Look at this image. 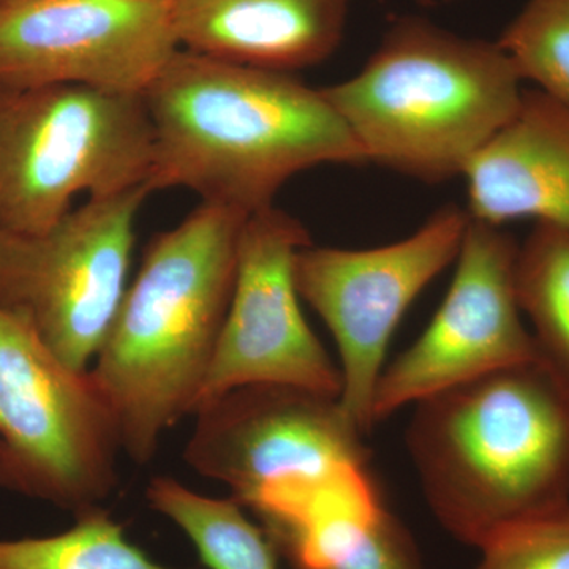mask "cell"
Here are the masks:
<instances>
[{"mask_svg":"<svg viewBox=\"0 0 569 569\" xmlns=\"http://www.w3.org/2000/svg\"><path fill=\"white\" fill-rule=\"evenodd\" d=\"M518 70L492 41L403 17L350 80L321 89L367 163L419 181L462 176L522 102Z\"/></svg>","mask_w":569,"mask_h":569,"instance_id":"277c9868","label":"cell"},{"mask_svg":"<svg viewBox=\"0 0 569 569\" xmlns=\"http://www.w3.org/2000/svg\"><path fill=\"white\" fill-rule=\"evenodd\" d=\"M152 173L153 129L142 96L0 84V233H43L78 194L151 189Z\"/></svg>","mask_w":569,"mask_h":569,"instance_id":"5b68a950","label":"cell"},{"mask_svg":"<svg viewBox=\"0 0 569 569\" xmlns=\"http://www.w3.org/2000/svg\"><path fill=\"white\" fill-rule=\"evenodd\" d=\"M326 569H426L407 527L385 508Z\"/></svg>","mask_w":569,"mask_h":569,"instance_id":"ffe728a7","label":"cell"},{"mask_svg":"<svg viewBox=\"0 0 569 569\" xmlns=\"http://www.w3.org/2000/svg\"><path fill=\"white\" fill-rule=\"evenodd\" d=\"M471 220H535L569 231V104L523 91L511 121L463 171Z\"/></svg>","mask_w":569,"mask_h":569,"instance_id":"4fadbf2b","label":"cell"},{"mask_svg":"<svg viewBox=\"0 0 569 569\" xmlns=\"http://www.w3.org/2000/svg\"><path fill=\"white\" fill-rule=\"evenodd\" d=\"M146 498L192 541L209 569H279L274 546L234 498L201 496L170 477L151 479Z\"/></svg>","mask_w":569,"mask_h":569,"instance_id":"9a60e30c","label":"cell"},{"mask_svg":"<svg viewBox=\"0 0 569 569\" xmlns=\"http://www.w3.org/2000/svg\"><path fill=\"white\" fill-rule=\"evenodd\" d=\"M518 253V242L503 228L468 220L443 302L425 332L381 373L373 425L489 373L538 361L516 288Z\"/></svg>","mask_w":569,"mask_h":569,"instance_id":"30bf717a","label":"cell"},{"mask_svg":"<svg viewBox=\"0 0 569 569\" xmlns=\"http://www.w3.org/2000/svg\"><path fill=\"white\" fill-rule=\"evenodd\" d=\"M477 569H569V507L498 531Z\"/></svg>","mask_w":569,"mask_h":569,"instance_id":"d6986e66","label":"cell"},{"mask_svg":"<svg viewBox=\"0 0 569 569\" xmlns=\"http://www.w3.org/2000/svg\"><path fill=\"white\" fill-rule=\"evenodd\" d=\"M21 2V0H0V6H7V3Z\"/></svg>","mask_w":569,"mask_h":569,"instance_id":"44dd1931","label":"cell"},{"mask_svg":"<svg viewBox=\"0 0 569 569\" xmlns=\"http://www.w3.org/2000/svg\"><path fill=\"white\" fill-rule=\"evenodd\" d=\"M119 452L89 370L71 369L0 306V488L78 515L111 496Z\"/></svg>","mask_w":569,"mask_h":569,"instance_id":"8992f818","label":"cell"},{"mask_svg":"<svg viewBox=\"0 0 569 569\" xmlns=\"http://www.w3.org/2000/svg\"><path fill=\"white\" fill-rule=\"evenodd\" d=\"M445 2H447V0H445Z\"/></svg>","mask_w":569,"mask_h":569,"instance_id":"603a6c76","label":"cell"},{"mask_svg":"<svg viewBox=\"0 0 569 569\" xmlns=\"http://www.w3.org/2000/svg\"><path fill=\"white\" fill-rule=\"evenodd\" d=\"M0 569H174L163 567L127 539L121 523L100 507L78 512L62 533L0 539Z\"/></svg>","mask_w":569,"mask_h":569,"instance_id":"e0dca14e","label":"cell"},{"mask_svg":"<svg viewBox=\"0 0 569 569\" xmlns=\"http://www.w3.org/2000/svg\"><path fill=\"white\" fill-rule=\"evenodd\" d=\"M246 220L201 203L157 234L89 369L134 463L149 462L163 433L193 417L233 295Z\"/></svg>","mask_w":569,"mask_h":569,"instance_id":"7a4b0ae2","label":"cell"},{"mask_svg":"<svg viewBox=\"0 0 569 569\" xmlns=\"http://www.w3.org/2000/svg\"><path fill=\"white\" fill-rule=\"evenodd\" d=\"M351 0H174L183 50L290 71L326 61L346 33Z\"/></svg>","mask_w":569,"mask_h":569,"instance_id":"5bb4252c","label":"cell"},{"mask_svg":"<svg viewBox=\"0 0 569 569\" xmlns=\"http://www.w3.org/2000/svg\"><path fill=\"white\" fill-rule=\"evenodd\" d=\"M467 211L438 209L413 234L353 250L302 247L295 280L302 301L328 326L339 353V402L362 433L373 426L372 406L389 340L415 299L458 258Z\"/></svg>","mask_w":569,"mask_h":569,"instance_id":"ba28073f","label":"cell"},{"mask_svg":"<svg viewBox=\"0 0 569 569\" xmlns=\"http://www.w3.org/2000/svg\"><path fill=\"white\" fill-rule=\"evenodd\" d=\"M193 417L183 460L227 486L244 508L272 490L370 468L366 436L339 397L250 385L204 403Z\"/></svg>","mask_w":569,"mask_h":569,"instance_id":"9c48e42d","label":"cell"},{"mask_svg":"<svg viewBox=\"0 0 569 569\" xmlns=\"http://www.w3.org/2000/svg\"><path fill=\"white\" fill-rule=\"evenodd\" d=\"M142 99L153 129L152 192L183 187L250 217L274 206L301 171L367 163L321 89L290 71L179 48Z\"/></svg>","mask_w":569,"mask_h":569,"instance_id":"6da1fadb","label":"cell"},{"mask_svg":"<svg viewBox=\"0 0 569 569\" xmlns=\"http://www.w3.org/2000/svg\"><path fill=\"white\" fill-rule=\"evenodd\" d=\"M170 2L0 6V84H81L142 96L179 50Z\"/></svg>","mask_w":569,"mask_h":569,"instance_id":"7c38bea8","label":"cell"},{"mask_svg":"<svg viewBox=\"0 0 569 569\" xmlns=\"http://www.w3.org/2000/svg\"><path fill=\"white\" fill-rule=\"evenodd\" d=\"M497 43L520 80L569 104V0H529Z\"/></svg>","mask_w":569,"mask_h":569,"instance_id":"ac0fdd59","label":"cell"},{"mask_svg":"<svg viewBox=\"0 0 569 569\" xmlns=\"http://www.w3.org/2000/svg\"><path fill=\"white\" fill-rule=\"evenodd\" d=\"M309 244L305 224L276 206L247 217L233 295L194 411L250 385L339 397V365L307 323L296 287V254Z\"/></svg>","mask_w":569,"mask_h":569,"instance_id":"8fae6325","label":"cell"},{"mask_svg":"<svg viewBox=\"0 0 569 569\" xmlns=\"http://www.w3.org/2000/svg\"><path fill=\"white\" fill-rule=\"evenodd\" d=\"M516 288L538 361L569 389V231L535 224L519 246Z\"/></svg>","mask_w":569,"mask_h":569,"instance_id":"2e32d148","label":"cell"},{"mask_svg":"<svg viewBox=\"0 0 569 569\" xmlns=\"http://www.w3.org/2000/svg\"><path fill=\"white\" fill-rule=\"evenodd\" d=\"M151 193L89 198L43 233H0V306L71 369H91L118 316Z\"/></svg>","mask_w":569,"mask_h":569,"instance_id":"52a82bcc","label":"cell"},{"mask_svg":"<svg viewBox=\"0 0 569 569\" xmlns=\"http://www.w3.org/2000/svg\"><path fill=\"white\" fill-rule=\"evenodd\" d=\"M162 2H170V3H173L174 0H162Z\"/></svg>","mask_w":569,"mask_h":569,"instance_id":"7402d4cb","label":"cell"},{"mask_svg":"<svg viewBox=\"0 0 569 569\" xmlns=\"http://www.w3.org/2000/svg\"><path fill=\"white\" fill-rule=\"evenodd\" d=\"M406 441L430 511L470 548L569 507V389L539 361L422 400Z\"/></svg>","mask_w":569,"mask_h":569,"instance_id":"3957f363","label":"cell"}]
</instances>
